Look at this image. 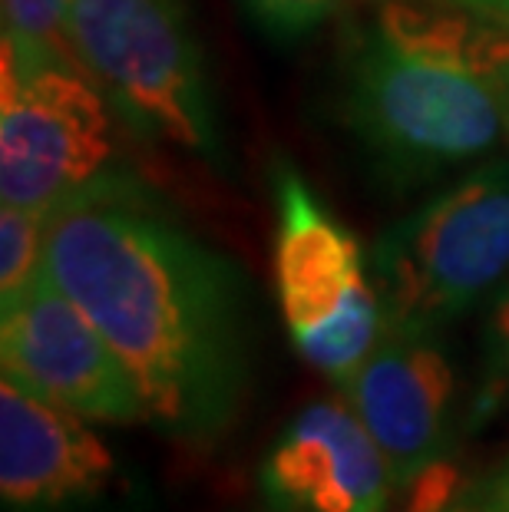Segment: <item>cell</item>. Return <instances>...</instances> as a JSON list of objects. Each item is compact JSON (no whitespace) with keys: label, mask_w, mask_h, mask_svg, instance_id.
Listing matches in <instances>:
<instances>
[{"label":"cell","mask_w":509,"mask_h":512,"mask_svg":"<svg viewBox=\"0 0 509 512\" xmlns=\"http://www.w3.org/2000/svg\"><path fill=\"white\" fill-rule=\"evenodd\" d=\"M0 361L4 377L83 420H146V400L123 357L47 268L0 301Z\"/></svg>","instance_id":"6"},{"label":"cell","mask_w":509,"mask_h":512,"mask_svg":"<svg viewBox=\"0 0 509 512\" xmlns=\"http://www.w3.org/2000/svg\"><path fill=\"white\" fill-rule=\"evenodd\" d=\"M77 63L143 133L222 159L215 100L182 0H67Z\"/></svg>","instance_id":"3"},{"label":"cell","mask_w":509,"mask_h":512,"mask_svg":"<svg viewBox=\"0 0 509 512\" xmlns=\"http://www.w3.org/2000/svg\"><path fill=\"white\" fill-rule=\"evenodd\" d=\"M245 4L252 7V14L268 30H275L281 37H291L321 24L331 10H338L341 0H245Z\"/></svg>","instance_id":"14"},{"label":"cell","mask_w":509,"mask_h":512,"mask_svg":"<svg viewBox=\"0 0 509 512\" xmlns=\"http://www.w3.org/2000/svg\"><path fill=\"white\" fill-rule=\"evenodd\" d=\"M447 4L467 10V14H473V17L509 24V0H447Z\"/></svg>","instance_id":"15"},{"label":"cell","mask_w":509,"mask_h":512,"mask_svg":"<svg viewBox=\"0 0 509 512\" xmlns=\"http://www.w3.org/2000/svg\"><path fill=\"white\" fill-rule=\"evenodd\" d=\"M0 76V205L50 215L110 172L106 93L77 60L10 34Z\"/></svg>","instance_id":"5"},{"label":"cell","mask_w":509,"mask_h":512,"mask_svg":"<svg viewBox=\"0 0 509 512\" xmlns=\"http://www.w3.org/2000/svg\"><path fill=\"white\" fill-rule=\"evenodd\" d=\"M341 394L381 446L394 486H410L443 460L457 380L437 334L384 328L381 344L341 384Z\"/></svg>","instance_id":"7"},{"label":"cell","mask_w":509,"mask_h":512,"mask_svg":"<svg viewBox=\"0 0 509 512\" xmlns=\"http://www.w3.org/2000/svg\"><path fill=\"white\" fill-rule=\"evenodd\" d=\"M50 215L4 205L0 212V301L30 285L43 271Z\"/></svg>","instance_id":"11"},{"label":"cell","mask_w":509,"mask_h":512,"mask_svg":"<svg viewBox=\"0 0 509 512\" xmlns=\"http://www.w3.org/2000/svg\"><path fill=\"white\" fill-rule=\"evenodd\" d=\"M509 24L381 7L348 60L354 133L400 179L486 156L509 133Z\"/></svg>","instance_id":"2"},{"label":"cell","mask_w":509,"mask_h":512,"mask_svg":"<svg viewBox=\"0 0 509 512\" xmlns=\"http://www.w3.org/2000/svg\"><path fill=\"white\" fill-rule=\"evenodd\" d=\"M43 268L123 357L166 437L209 446L248 387V304L225 255L106 172L50 212Z\"/></svg>","instance_id":"1"},{"label":"cell","mask_w":509,"mask_h":512,"mask_svg":"<svg viewBox=\"0 0 509 512\" xmlns=\"http://www.w3.org/2000/svg\"><path fill=\"white\" fill-rule=\"evenodd\" d=\"M483 384L473 400V423L493 417L509 403V288L496 298L483 337Z\"/></svg>","instance_id":"12"},{"label":"cell","mask_w":509,"mask_h":512,"mask_svg":"<svg viewBox=\"0 0 509 512\" xmlns=\"http://www.w3.org/2000/svg\"><path fill=\"white\" fill-rule=\"evenodd\" d=\"M113 473V453L83 417L4 377L0 493L10 509L37 512L90 499L110 486Z\"/></svg>","instance_id":"9"},{"label":"cell","mask_w":509,"mask_h":512,"mask_svg":"<svg viewBox=\"0 0 509 512\" xmlns=\"http://www.w3.org/2000/svg\"><path fill=\"white\" fill-rule=\"evenodd\" d=\"M272 182L278 205V298L288 331L298 341L374 291V278L364 268L357 238L324 209L295 166L278 159Z\"/></svg>","instance_id":"10"},{"label":"cell","mask_w":509,"mask_h":512,"mask_svg":"<svg viewBox=\"0 0 509 512\" xmlns=\"http://www.w3.org/2000/svg\"><path fill=\"white\" fill-rule=\"evenodd\" d=\"M506 80H509V70H506Z\"/></svg>","instance_id":"16"},{"label":"cell","mask_w":509,"mask_h":512,"mask_svg":"<svg viewBox=\"0 0 509 512\" xmlns=\"http://www.w3.org/2000/svg\"><path fill=\"white\" fill-rule=\"evenodd\" d=\"M509 271V162H483L377 238L371 275L391 331L437 334Z\"/></svg>","instance_id":"4"},{"label":"cell","mask_w":509,"mask_h":512,"mask_svg":"<svg viewBox=\"0 0 509 512\" xmlns=\"http://www.w3.org/2000/svg\"><path fill=\"white\" fill-rule=\"evenodd\" d=\"M63 7L67 0H4V34L77 60L63 30Z\"/></svg>","instance_id":"13"},{"label":"cell","mask_w":509,"mask_h":512,"mask_svg":"<svg viewBox=\"0 0 509 512\" xmlns=\"http://www.w3.org/2000/svg\"><path fill=\"white\" fill-rule=\"evenodd\" d=\"M391 486V466L348 400L305 407L262 463L272 512H384Z\"/></svg>","instance_id":"8"}]
</instances>
